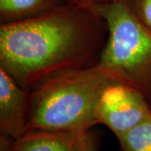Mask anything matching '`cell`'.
<instances>
[{
  "mask_svg": "<svg viewBox=\"0 0 151 151\" xmlns=\"http://www.w3.org/2000/svg\"><path fill=\"white\" fill-rule=\"evenodd\" d=\"M14 139L6 134H0V151H14L13 145Z\"/></svg>",
  "mask_w": 151,
  "mask_h": 151,
  "instance_id": "8fae6325",
  "label": "cell"
},
{
  "mask_svg": "<svg viewBox=\"0 0 151 151\" xmlns=\"http://www.w3.org/2000/svg\"><path fill=\"white\" fill-rule=\"evenodd\" d=\"M107 23L108 37L97 66L142 92L151 105V30L125 0L86 7Z\"/></svg>",
  "mask_w": 151,
  "mask_h": 151,
  "instance_id": "3957f363",
  "label": "cell"
},
{
  "mask_svg": "<svg viewBox=\"0 0 151 151\" xmlns=\"http://www.w3.org/2000/svg\"><path fill=\"white\" fill-rule=\"evenodd\" d=\"M111 0H63L65 4H75L79 5L89 7V6L102 4L104 3H108Z\"/></svg>",
  "mask_w": 151,
  "mask_h": 151,
  "instance_id": "7c38bea8",
  "label": "cell"
},
{
  "mask_svg": "<svg viewBox=\"0 0 151 151\" xmlns=\"http://www.w3.org/2000/svg\"><path fill=\"white\" fill-rule=\"evenodd\" d=\"M97 137L92 130L83 132L79 139L78 151H97Z\"/></svg>",
  "mask_w": 151,
  "mask_h": 151,
  "instance_id": "30bf717a",
  "label": "cell"
},
{
  "mask_svg": "<svg viewBox=\"0 0 151 151\" xmlns=\"http://www.w3.org/2000/svg\"><path fill=\"white\" fill-rule=\"evenodd\" d=\"M30 91L0 66V134L17 139L27 131Z\"/></svg>",
  "mask_w": 151,
  "mask_h": 151,
  "instance_id": "5b68a950",
  "label": "cell"
},
{
  "mask_svg": "<svg viewBox=\"0 0 151 151\" xmlns=\"http://www.w3.org/2000/svg\"><path fill=\"white\" fill-rule=\"evenodd\" d=\"M151 116V105L144 94L121 81L104 87L96 108L97 124L108 127L116 138Z\"/></svg>",
  "mask_w": 151,
  "mask_h": 151,
  "instance_id": "277c9868",
  "label": "cell"
},
{
  "mask_svg": "<svg viewBox=\"0 0 151 151\" xmlns=\"http://www.w3.org/2000/svg\"><path fill=\"white\" fill-rule=\"evenodd\" d=\"M106 21L85 6L64 4L24 21L0 24V66L24 89L65 70L97 65Z\"/></svg>",
  "mask_w": 151,
  "mask_h": 151,
  "instance_id": "6da1fadb",
  "label": "cell"
},
{
  "mask_svg": "<svg viewBox=\"0 0 151 151\" xmlns=\"http://www.w3.org/2000/svg\"><path fill=\"white\" fill-rule=\"evenodd\" d=\"M139 21L151 30V0H125Z\"/></svg>",
  "mask_w": 151,
  "mask_h": 151,
  "instance_id": "9c48e42d",
  "label": "cell"
},
{
  "mask_svg": "<svg viewBox=\"0 0 151 151\" xmlns=\"http://www.w3.org/2000/svg\"><path fill=\"white\" fill-rule=\"evenodd\" d=\"M64 4L63 0H0V24L34 19Z\"/></svg>",
  "mask_w": 151,
  "mask_h": 151,
  "instance_id": "52a82bcc",
  "label": "cell"
},
{
  "mask_svg": "<svg viewBox=\"0 0 151 151\" xmlns=\"http://www.w3.org/2000/svg\"><path fill=\"white\" fill-rule=\"evenodd\" d=\"M113 81L120 80L97 65L50 76L30 91L27 130L81 134L91 129L97 124L99 97Z\"/></svg>",
  "mask_w": 151,
  "mask_h": 151,
  "instance_id": "7a4b0ae2",
  "label": "cell"
},
{
  "mask_svg": "<svg viewBox=\"0 0 151 151\" xmlns=\"http://www.w3.org/2000/svg\"><path fill=\"white\" fill-rule=\"evenodd\" d=\"M117 139L122 151H151V116Z\"/></svg>",
  "mask_w": 151,
  "mask_h": 151,
  "instance_id": "ba28073f",
  "label": "cell"
},
{
  "mask_svg": "<svg viewBox=\"0 0 151 151\" xmlns=\"http://www.w3.org/2000/svg\"><path fill=\"white\" fill-rule=\"evenodd\" d=\"M81 134L51 130H27L14 140L13 150L78 151Z\"/></svg>",
  "mask_w": 151,
  "mask_h": 151,
  "instance_id": "8992f818",
  "label": "cell"
}]
</instances>
